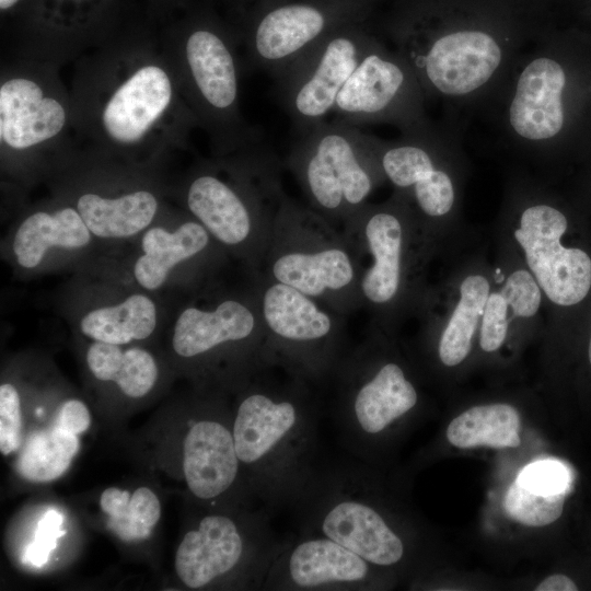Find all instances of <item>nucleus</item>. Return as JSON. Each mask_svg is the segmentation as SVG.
<instances>
[{
	"label": "nucleus",
	"mask_w": 591,
	"mask_h": 591,
	"mask_svg": "<svg viewBox=\"0 0 591 591\" xmlns=\"http://www.w3.org/2000/svg\"><path fill=\"white\" fill-rule=\"evenodd\" d=\"M553 349L578 408L591 415V303Z\"/></svg>",
	"instance_id": "32"
},
{
	"label": "nucleus",
	"mask_w": 591,
	"mask_h": 591,
	"mask_svg": "<svg viewBox=\"0 0 591 591\" xmlns=\"http://www.w3.org/2000/svg\"><path fill=\"white\" fill-rule=\"evenodd\" d=\"M100 507L106 515L108 529L123 542L148 538L161 518L160 499L146 486L132 493L108 487L101 494Z\"/></svg>",
	"instance_id": "30"
},
{
	"label": "nucleus",
	"mask_w": 591,
	"mask_h": 591,
	"mask_svg": "<svg viewBox=\"0 0 591 591\" xmlns=\"http://www.w3.org/2000/svg\"><path fill=\"white\" fill-rule=\"evenodd\" d=\"M493 285V260L482 251L456 259L431 296L428 333L436 364L454 373L476 356L485 304Z\"/></svg>",
	"instance_id": "11"
},
{
	"label": "nucleus",
	"mask_w": 591,
	"mask_h": 591,
	"mask_svg": "<svg viewBox=\"0 0 591 591\" xmlns=\"http://www.w3.org/2000/svg\"><path fill=\"white\" fill-rule=\"evenodd\" d=\"M381 31L413 70L426 103H438L443 124L461 132L518 56L545 32L508 16H442L424 1L405 3Z\"/></svg>",
	"instance_id": "1"
},
{
	"label": "nucleus",
	"mask_w": 591,
	"mask_h": 591,
	"mask_svg": "<svg viewBox=\"0 0 591 591\" xmlns=\"http://www.w3.org/2000/svg\"><path fill=\"white\" fill-rule=\"evenodd\" d=\"M418 222L406 199L396 192L387 204L367 213L364 234L373 263L362 278L361 289L369 302L392 306L404 297L412 260L410 232Z\"/></svg>",
	"instance_id": "16"
},
{
	"label": "nucleus",
	"mask_w": 591,
	"mask_h": 591,
	"mask_svg": "<svg viewBox=\"0 0 591 591\" xmlns=\"http://www.w3.org/2000/svg\"><path fill=\"white\" fill-rule=\"evenodd\" d=\"M521 426L520 412L513 404H475L449 422L445 439L449 444L462 450L518 448L521 444Z\"/></svg>",
	"instance_id": "27"
},
{
	"label": "nucleus",
	"mask_w": 591,
	"mask_h": 591,
	"mask_svg": "<svg viewBox=\"0 0 591 591\" xmlns=\"http://www.w3.org/2000/svg\"><path fill=\"white\" fill-rule=\"evenodd\" d=\"M281 542L270 528L268 513L212 511L184 534L175 553V572L194 590L237 575L246 584L262 587Z\"/></svg>",
	"instance_id": "6"
},
{
	"label": "nucleus",
	"mask_w": 591,
	"mask_h": 591,
	"mask_svg": "<svg viewBox=\"0 0 591 591\" xmlns=\"http://www.w3.org/2000/svg\"><path fill=\"white\" fill-rule=\"evenodd\" d=\"M390 572L370 564L336 541L300 532L283 540L262 587L267 590H371Z\"/></svg>",
	"instance_id": "13"
},
{
	"label": "nucleus",
	"mask_w": 591,
	"mask_h": 591,
	"mask_svg": "<svg viewBox=\"0 0 591 591\" xmlns=\"http://www.w3.org/2000/svg\"><path fill=\"white\" fill-rule=\"evenodd\" d=\"M22 443L21 396L13 383L0 385V451L9 455Z\"/></svg>",
	"instance_id": "35"
},
{
	"label": "nucleus",
	"mask_w": 591,
	"mask_h": 591,
	"mask_svg": "<svg viewBox=\"0 0 591 591\" xmlns=\"http://www.w3.org/2000/svg\"><path fill=\"white\" fill-rule=\"evenodd\" d=\"M161 322L152 293L137 287L112 299L95 300L80 309L79 333L90 341L131 345L149 339Z\"/></svg>",
	"instance_id": "24"
},
{
	"label": "nucleus",
	"mask_w": 591,
	"mask_h": 591,
	"mask_svg": "<svg viewBox=\"0 0 591 591\" xmlns=\"http://www.w3.org/2000/svg\"><path fill=\"white\" fill-rule=\"evenodd\" d=\"M95 241L78 210L62 206L25 216L10 236L9 251L16 269L33 273L53 260L83 255Z\"/></svg>",
	"instance_id": "18"
},
{
	"label": "nucleus",
	"mask_w": 591,
	"mask_h": 591,
	"mask_svg": "<svg viewBox=\"0 0 591 591\" xmlns=\"http://www.w3.org/2000/svg\"><path fill=\"white\" fill-rule=\"evenodd\" d=\"M571 491L546 495L526 488L515 479L503 496V509L512 521L529 526L542 528L559 522L570 503Z\"/></svg>",
	"instance_id": "33"
},
{
	"label": "nucleus",
	"mask_w": 591,
	"mask_h": 591,
	"mask_svg": "<svg viewBox=\"0 0 591 591\" xmlns=\"http://www.w3.org/2000/svg\"><path fill=\"white\" fill-rule=\"evenodd\" d=\"M374 35L369 21L346 25L274 78L278 102L294 136L327 120Z\"/></svg>",
	"instance_id": "10"
},
{
	"label": "nucleus",
	"mask_w": 591,
	"mask_h": 591,
	"mask_svg": "<svg viewBox=\"0 0 591 591\" xmlns=\"http://www.w3.org/2000/svg\"><path fill=\"white\" fill-rule=\"evenodd\" d=\"M293 506L301 532L323 534L390 573L407 558L404 532L357 464L318 468Z\"/></svg>",
	"instance_id": "5"
},
{
	"label": "nucleus",
	"mask_w": 591,
	"mask_h": 591,
	"mask_svg": "<svg viewBox=\"0 0 591 591\" xmlns=\"http://www.w3.org/2000/svg\"><path fill=\"white\" fill-rule=\"evenodd\" d=\"M515 480L526 488L546 495L571 491L575 488L572 470L557 460L531 463L518 474Z\"/></svg>",
	"instance_id": "34"
},
{
	"label": "nucleus",
	"mask_w": 591,
	"mask_h": 591,
	"mask_svg": "<svg viewBox=\"0 0 591 591\" xmlns=\"http://www.w3.org/2000/svg\"><path fill=\"white\" fill-rule=\"evenodd\" d=\"M62 104L27 78L0 86V138L12 150H26L56 137L66 124Z\"/></svg>",
	"instance_id": "20"
},
{
	"label": "nucleus",
	"mask_w": 591,
	"mask_h": 591,
	"mask_svg": "<svg viewBox=\"0 0 591 591\" xmlns=\"http://www.w3.org/2000/svg\"><path fill=\"white\" fill-rule=\"evenodd\" d=\"M182 472L192 496L202 502L224 501L239 486L253 491L235 450L232 417L202 416L190 422Z\"/></svg>",
	"instance_id": "17"
},
{
	"label": "nucleus",
	"mask_w": 591,
	"mask_h": 591,
	"mask_svg": "<svg viewBox=\"0 0 591 591\" xmlns=\"http://www.w3.org/2000/svg\"><path fill=\"white\" fill-rule=\"evenodd\" d=\"M273 274L278 282L316 297L327 289L346 287L354 278V268L343 250L328 248L311 254H285L276 259Z\"/></svg>",
	"instance_id": "29"
},
{
	"label": "nucleus",
	"mask_w": 591,
	"mask_h": 591,
	"mask_svg": "<svg viewBox=\"0 0 591 591\" xmlns=\"http://www.w3.org/2000/svg\"><path fill=\"white\" fill-rule=\"evenodd\" d=\"M210 234L197 220L175 227L150 225L139 236V250L131 264L135 285L150 293L165 288L183 264L206 250Z\"/></svg>",
	"instance_id": "23"
},
{
	"label": "nucleus",
	"mask_w": 591,
	"mask_h": 591,
	"mask_svg": "<svg viewBox=\"0 0 591 591\" xmlns=\"http://www.w3.org/2000/svg\"><path fill=\"white\" fill-rule=\"evenodd\" d=\"M542 290L554 348L591 303V227L544 181L510 170L495 227Z\"/></svg>",
	"instance_id": "2"
},
{
	"label": "nucleus",
	"mask_w": 591,
	"mask_h": 591,
	"mask_svg": "<svg viewBox=\"0 0 591 591\" xmlns=\"http://www.w3.org/2000/svg\"><path fill=\"white\" fill-rule=\"evenodd\" d=\"M73 207L95 240L118 243L140 236L153 224L159 200L144 188L114 196L85 192L78 196Z\"/></svg>",
	"instance_id": "25"
},
{
	"label": "nucleus",
	"mask_w": 591,
	"mask_h": 591,
	"mask_svg": "<svg viewBox=\"0 0 591 591\" xmlns=\"http://www.w3.org/2000/svg\"><path fill=\"white\" fill-rule=\"evenodd\" d=\"M184 47L187 73L201 113L223 138H241L236 135L237 66L223 28L212 18H195L187 28Z\"/></svg>",
	"instance_id": "15"
},
{
	"label": "nucleus",
	"mask_w": 591,
	"mask_h": 591,
	"mask_svg": "<svg viewBox=\"0 0 591 591\" xmlns=\"http://www.w3.org/2000/svg\"><path fill=\"white\" fill-rule=\"evenodd\" d=\"M258 1H264V0H255V2H258ZM255 2H254V3H255Z\"/></svg>",
	"instance_id": "41"
},
{
	"label": "nucleus",
	"mask_w": 591,
	"mask_h": 591,
	"mask_svg": "<svg viewBox=\"0 0 591 591\" xmlns=\"http://www.w3.org/2000/svg\"><path fill=\"white\" fill-rule=\"evenodd\" d=\"M589 543H590V545H591V531H590V542H589Z\"/></svg>",
	"instance_id": "40"
},
{
	"label": "nucleus",
	"mask_w": 591,
	"mask_h": 591,
	"mask_svg": "<svg viewBox=\"0 0 591 591\" xmlns=\"http://www.w3.org/2000/svg\"><path fill=\"white\" fill-rule=\"evenodd\" d=\"M90 374L101 383L114 384L126 397L140 399L150 394L160 378L155 357L138 345L90 341L85 350Z\"/></svg>",
	"instance_id": "26"
},
{
	"label": "nucleus",
	"mask_w": 591,
	"mask_h": 591,
	"mask_svg": "<svg viewBox=\"0 0 591 591\" xmlns=\"http://www.w3.org/2000/svg\"><path fill=\"white\" fill-rule=\"evenodd\" d=\"M232 432L253 493L267 507L293 505L318 470L314 412L296 396L250 390L232 415Z\"/></svg>",
	"instance_id": "3"
},
{
	"label": "nucleus",
	"mask_w": 591,
	"mask_h": 591,
	"mask_svg": "<svg viewBox=\"0 0 591 591\" xmlns=\"http://www.w3.org/2000/svg\"><path fill=\"white\" fill-rule=\"evenodd\" d=\"M263 313L270 331L290 341L320 340L332 329L331 317L309 296L281 282L266 290Z\"/></svg>",
	"instance_id": "28"
},
{
	"label": "nucleus",
	"mask_w": 591,
	"mask_h": 591,
	"mask_svg": "<svg viewBox=\"0 0 591 591\" xmlns=\"http://www.w3.org/2000/svg\"><path fill=\"white\" fill-rule=\"evenodd\" d=\"M420 395L402 362L389 358L376 364L345 399L338 418L347 448L363 460L418 407Z\"/></svg>",
	"instance_id": "14"
},
{
	"label": "nucleus",
	"mask_w": 591,
	"mask_h": 591,
	"mask_svg": "<svg viewBox=\"0 0 591 591\" xmlns=\"http://www.w3.org/2000/svg\"><path fill=\"white\" fill-rule=\"evenodd\" d=\"M545 300L533 276L518 256L496 242L493 285L488 294L476 356L489 361L515 355L531 339L544 334Z\"/></svg>",
	"instance_id": "12"
},
{
	"label": "nucleus",
	"mask_w": 591,
	"mask_h": 591,
	"mask_svg": "<svg viewBox=\"0 0 591 591\" xmlns=\"http://www.w3.org/2000/svg\"><path fill=\"white\" fill-rule=\"evenodd\" d=\"M462 132L431 120L402 131L394 140L374 136L385 179L410 206L416 219L438 243L462 235V207L468 161Z\"/></svg>",
	"instance_id": "4"
},
{
	"label": "nucleus",
	"mask_w": 591,
	"mask_h": 591,
	"mask_svg": "<svg viewBox=\"0 0 591 591\" xmlns=\"http://www.w3.org/2000/svg\"><path fill=\"white\" fill-rule=\"evenodd\" d=\"M172 95V82L163 68H138L107 100L102 112L105 132L119 144L137 143L165 112Z\"/></svg>",
	"instance_id": "19"
},
{
	"label": "nucleus",
	"mask_w": 591,
	"mask_h": 591,
	"mask_svg": "<svg viewBox=\"0 0 591 591\" xmlns=\"http://www.w3.org/2000/svg\"><path fill=\"white\" fill-rule=\"evenodd\" d=\"M290 163L312 200L326 211L360 207L385 179L374 136L335 119L296 136Z\"/></svg>",
	"instance_id": "7"
},
{
	"label": "nucleus",
	"mask_w": 591,
	"mask_h": 591,
	"mask_svg": "<svg viewBox=\"0 0 591 591\" xmlns=\"http://www.w3.org/2000/svg\"><path fill=\"white\" fill-rule=\"evenodd\" d=\"M80 447L79 436L56 421L33 432L22 447L16 470L26 480L47 483L60 477Z\"/></svg>",
	"instance_id": "31"
},
{
	"label": "nucleus",
	"mask_w": 591,
	"mask_h": 591,
	"mask_svg": "<svg viewBox=\"0 0 591 591\" xmlns=\"http://www.w3.org/2000/svg\"><path fill=\"white\" fill-rule=\"evenodd\" d=\"M426 105L413 70L375 34L339 92L332 114L335 120L358 128L387 124L402 132L430 120Z\"/></svg>",
	"instance_id": "9"
},
{
	"label": "nucleus",
	"mask_w": 591,
	"mask_h": 591,
	"mask_svg": "<svg viewBox=\"0 0 591 591\" xmlns=\"http://www.w3.org/2000/svg\"><path fill=\"white\" fill-rule=\"evenodd\" d=\"M254 328L252 311L240 301L224 300L212 310L189 305L173 322L171 348L181 359L202 360L246 340Z\"/></svg>",
	"instance_id": "21"
},
{
	"label": "nucleus",
	"mask_w": 591,
	"mask_h": 591,
	"mask_svg": "<svg viewBox=\"0 0 591 591\" xmlns=\"http://www.w3.org/2000/svg\"><path fill=\"white\" fill-rule=\"evenodd\" d=\"M55 421L79 436L89 429L91 425V414L82 401L69 398L59 406Z\"/></svg>",
	"instance_id": "37"
},
{
	"label": "nucleus",
	"mask_w": 591,
	"mask_h": 591,
	"mask_svg": "<svg viewBox=\"0 0 591 591\" xmlns=\"http://www.w3.org/2000/svg\"><path fill=\"white\" fill-rule=\"evenodd\" d=\"M62 522V514L55 509H50L42 515L35 535L24 552V563L37 568L47 563L57 546L58 538L63 534Z\"/></svg>",
	"instance_id": "36"
},
{
	"label": "nucleus",
	"mask_w": 591,
	"mask_h": 591,
	"mask_svg": "<svg viewBox=\"0 0 591 591\" xmlns=\"http://www.w3.org/2000/svg\"><path fill=\"white\" fill-rule=\"evenodd\" d=\"M239 186L212 172L193 177L186 189V206L195 220L222 244L234 246L247 240L253 227L256 192Z\"/></svg>",
	"instance_id": "22"
},
{
	"label": "nucleus",
	"mask_w": 591,
	"mask_h": 591,
	"mask_svg": "<svg viewBox=\"0 0 591 591\" xmlns=\"http://www.w3.org/2000/svg\"><path fill=\"white\" fill-rule=\"evenodd\" d=\"M376 0H264L246 16L250 59L276 78L337 30L370 21Z\"/></svg>",
	"instance_id": "8"
},
{
	"label": "nucleus",
	"mask_w": 591,
	"mask_h": 591,
	"mask_svg": "<svg viewBox=\"0 0 591 591\" xmlns=\"http://www.w3.org/2000/svg\"><path fill=\"white\" fill-rule=\"evenodd\" d=\"M22 0H0V9L2 12H7L15 8Z\"/></svg>",
	"instance_id": "39"
},
{
	"label": "nucleus",
	"mask_w": 591,
	"mask_h": 591,
	"mask_svg": "<svg viewBox=\"0 0 591 591\" xmlns=\"http://www.w3.org/2000/svg\"><path fill=\"white\" fill-rule=\"evenodd\" d=\"M580 589L579 582L564 571L546 576L534 588L535 591H577Z\"/></svg>",
	"instance_id": "38"
}]
</instances>
